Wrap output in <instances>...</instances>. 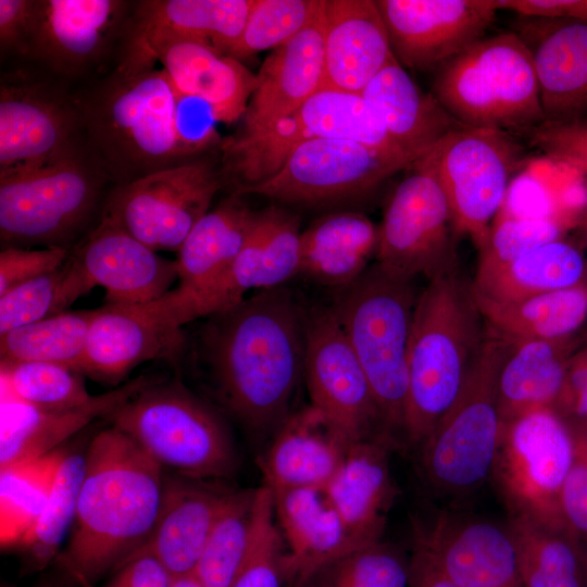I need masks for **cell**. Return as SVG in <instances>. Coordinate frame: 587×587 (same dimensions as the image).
<instances>
[{
  "instance_id": "cell-33",
  "label": "cell",
  "mask_w": 587,
  "mask_h": 587,
  "mask_svg": "<svg viewBox=\"0 0 587 587\" xmlns=\"http://www.w3.org/2000/svg\"><path fill=\"white\" fill-rule=\"evenodd\" d=\"M361 95L380 116L395 141L415 162L448 134L465 127L433 93L424 92L395 57Z\"/></svg>"
},
{
  "instance_id": "cell-47",
  "label": "cell",
  "mask_w": 587,
  "mask_h": 587,
  "mask_svg": "<svg viewBox=\"0 0 587 587\" xmlns=\"http://www.w3.org/2000/svg\"><path fill=\"white\" fill-rule=\"evenodd\" d=\"M300 587H410L409 560L379 540L324 564Z\"/></svg>"
},
{
  "instance_id": "cell-42",
  "label": "cell",
  "mask_w": 587,
  "mask_h": 587,
  "mask_svg": "<svg viewBox=\"0 0 587 587\" xmlns=\"http://www.w3.org/2000/svg\"><path fill=\"white\" fill-rule=\"evenodd\" d=\"M65 453L58 448L40 458L0 469L2 549L17 548L37 522Z\"/></svg>"
},
{
  "instance_id": "cell-62",
  "label": "cell",
  "mask_w": 587,
  "mask_h": 587,
  "mask_svg": "<svg viewBox=\"0 0 587 587\" xmlns=\"http://www.w3.org/2000/svg\"><path fill=\"white\" fill-rule=\"evenodd\" d=\"M586 239H587V230H586Z\"/></svg>"
},
{
  "instance_id": "cell-5",
  "label": "cell",
  "mask_w": 587,
  "mask_h": 587,
  "mask_svg": "<svg viewBox=\"0 0 587 587\" xmlns=\"http://www.w3.org/2000/svg\"><path fill=\"white\" fill-rule=\"evenodd\" d=\"M432 93L465 127L525 135L546 121L532 54L514 30L484 37L444 64Z\"/></svg>"
},
{
  "instance_id": "cell-53",
  "label": "cell",
  "mask_w": 587,
  "mask_h": 587,
  "mask_svg": "<svg viewBox=\"0 0 587 587\" xmlns=\"http://www.w3.org/2000/svg\"><path fill=\"white\" fill-rule=\"evenodd\" d=\"M573 429L574 457L561 489L560 511L566 528L587 541V432Z\"/></svg>"
},
{
  "instance_id": "cell-13",
  "label": "cell",
  "mask_w": 587,
  "mask_h": 587,
  "mask_svg": "<svg viewBox=\"0 0 587 587\" xmlns=\"http://www.w3.org/2000/svg\"><path fill=\"white\" fill-rule=\"evenodd\" d=\"M392 191L380 225L377 264L388 273L428 280L457 271L451 211L435 173L425 159L417 160Z\"/></svg>"
},
{
  "instance_id": "cell-54",
  "label": "cell",
  "mask_w": 587,
  "mask_h": 587,
  "mask_svg": "<svg viewBox=\"0 0 587 587\" xmlns=\"http://www.w3.org/2000/svg\"><path fill=\"white\" fill-rule=\"evenodd\" d=\"M63 247H4L0 252V295L10 288L60 268L68 259Z\"/></svg>"
},
{
  "instance_id": "cell-2",
  "label": "cell",
  "mask_w": 587,
  "mask_h": 587,
  "mask_svg": "<svg viewBox=\"0 0 587 587\" xmlns=\"http://www.w3.org/2000/svg\"><path fill=\"white\" fill-rule=\"evenodd\" d=\"M163 467L111 425L86 452L72 535L57 565L80 587H93L151 534L163 495Z\"/></svg>"
},
{
  "instance_id": "cell-19",
  "label": "cell",
  "mask_w": 587,
  "mask_h": 587,
  "mask_svg": "<svg viewBox=\"0 0 587 587\" xmlns=\"http://www.w3.org/2000/svg\"><path fill=\"white\" fill-rule=\"evenodd\" d=\"M396 60L412 70L440 68L485 37L496 0H377Z\"/></svg>"
},
{
  "instance_id": "cell-57",
  "label": "cell",
  "mask_w": 587,
  "mask_h": 587,
  "mask_svg": "<svg viewBox=\"0 0 587 587\" xmlns=\"http://www.w3.org/2000/svg\"><path fill=\"white\" fill-rule=\"evenodd\" d=\"M115 572L107 587H173V576L151 554L130 558Z\"/></svg>"
},
{
  "instance_id": "cell-22",
  "label": "cell",
  "mask_w": 587,
  "mask_h": 587,
  "mask_svg": "<svg viewBox=\"0 0 587 587\" xmlns=\"http://www.w3.org/2000/svg\"><path fill=\"white\" fill-rule=\"evenodd\" d=\"M413 542L459 587H525L507 526L444 511L413 522Z\"/></svg>"
},
{
  "instance_id": "cell-37",
  "label": "cell",
  "mask_w": 587,
  "mask_h": 587,
  "mask_svg": "<svg viewBox=\"0 0 587 587\" xmlns=\"http://www.w3.org/2000/svg\"><path fill=\"white\" fill-rule=\"evenodd\" d=\"M257 216L238 195L203 215L176 252L177 287L198 292L220 278L246 245Z\"/></svg>"
},
{
  "instance_id": "cell-49",
  "label": "cell",
  "mask_w": 587,
  "mask_h": 587,
  "mask_svg": "<svg viewBox=\"0 0 587 587\" xmlns=\"http://www.w3.org/2000/svg\"><path fill=\"white\" fill-rule=\"evenodd\" d=\"M261 487L254 539L230 587H296L289 551L275 519L273 492Z\"/></svg>"
},
{
  "instance_id": "cell-45",
  "label": "cell",
  "mask_w": 587,
  "mask_h": 587,
  "mask_svg": "<svg viewBox=\"0 0 587 587\" xmlns=\"http://www.w3.org/2000/svg\"><path fill=\"white\" fill-rule=\"evenodd\" d=\"M85 466L86 454L77 452H66L60 463L41 514L17 547L29 569H43L61 552V545L74 523Z\"/></svg>"
},
{
  "instance_id": "cell-44",
  "label": "cell",
  "mask_w": 587,
  "mask_h": 587,
  "mask_svg": "<svg viewBox=\"0 0 587 587\" xmlns=\"http://www.w3.org/2000/svg\"><path fill=\"white\" fill-rule=\"evenodd\" d=\"M95 286L70 254L58 270L0 295V334L67 311Z\"/></svg>"
},
{
  "instance_id": "cell-8",
  "label": "cell",
  "mask_w": 587,
  "mask_h": 587,
  "mask_svg": "<svg viewBox=\"0 0 587 587\" xmlns=\"http://www.w3.org/2000/svg\"><path fill=\"white\" fill-rule=\"evenodd\" d=\"M511 345L487 327L461 391L420 446L423 474L441 494L466 495L492 474L502 432L497 382Z\"/></svg>"
},
{
  "instance_id": "cell-46",
  "label": "cell",
  "mask_w": 587,
  "mask_h": 587,
  "mask_svg": "<svg viewBox=\"0 0 587 587\" xmlns=\"http://www.w3.org/2000/svg\"><path fill=\"white\" fill-rule=\"evenodd\" d=\"M1 377L10 397L39 410L71 409L92 397L86 388L84 375L61 364L1 363Z\"/></svg>"
},
{
  "instance_id": "cell-41",
  "label": "cell",
  "mask_w": 587,
  "mask_h": 587,
  "mask_svg": "<svg viewBox=\"0 0 587 587\" xmlns=\"http://www.w3.org/2000/svg\"><path fill=\"white\" fill-rule=\"evenodd\" d=\"M262 487L230 491L218 514L193 575L203 587H230L251 549Z\"/></svg>"
},
{
  "instance_id": "cell-26",
  "label": "cell",
  "mask_w": 587,
  "mask_h": 587,
  "mask_svg": "<svg viewBox=\"0 0 587 587\" xmlns=\"http://www.w3.org/2000/svg\"><path fill=\"white\" fill-rule=\"evenodd\" d=\"M324 4L304 29L264 60L241 126L233 136L249 137L266 130L322 89Z\"/></svg>"
},
{
  "instance_id": "cell-23",
  "label": "cell",
  "mask_w": 587,
  "mask_h": 587,
  "mask_svg": "<svg viewBox=\"0 0 587 587\" xmlns=\"http://www.w3.org/2000/svg\"><path fill=\"white\" fill-rule=\"evenodd\" d=\"M120 0H37L25 55L66 76L97 63L127 23Z\"/></svg>"
},
{
  "instance_id": "cell-16",
  "label": "cell",
  "mask_w": 587,
  "mask_h": 587,
  "mask_svg": "<svg viewBox=\"0 0 587 587\" xmlns=\"http://www.w3.org/2000/svg\"><path fill=\"white\" fill-rule=\"evenodd\" d=\"M187 323L174 289L146 303H105L95 310L78 371L118 385L145 362L175 363L185 348L183 326Z\"/></svg>"
},
{
  "instance_id": "cell-52",
  "label": "cell",
  "mask_w": 587,
  "mask_h": 587,
  "mask_svg": "<svg viewBox=\"0 0 587 587\" xmlns=\"http://www.w3.org/2000/svg\"><path fill=\"white\" fill-rule=\"evenodd\" d=\"M525 135L550 158L587 175V121L544 122Z\"/></svg>"
},
{
  "instance_id": "cell-7",
  "label": "cell",
  "mask_w": 587,
  "mask_h": 587,
  "mask_svg": "<svg viewBox=\"0 0 587 587\" xmlns=\"http://www.w3.org/2000/svg\"><path fill=\"white\" fill-rule=\"evenodd\" d=\"M162 467L207 480L230 478L238 458L221 416L177 379L154 378L110 417Z\"/></svg>"
},
{
  "instance_id": "cell-63",
  "label": "cell",
  "mask_w": 587,
  "mask_h": 587,
  "mask_svg": "<svg viewBox=\"0 0 587 587\" xmlns=\"http://www.w3.org/2000/svg\"><path fill=\"white\" fill-rule=\"evenodd\" d=\"M586 286H587V278H586Z\"/></svg>"
},
{
  "instance_id": "cell-34",
  "label": "cell",
  "mask_w": 587,
  "mask_h": 587,
  "mask_svg": "<svg viewBox=\"0 0 587 587\" xmlns=\"http://www.w3.org/2000/svg\"><path fill=\"white\" fill-rule=\"evenodd\" d=\"M511 344L497 382L502 426L528 412L554 408L570 361L580 348L577 336Z\"/></svg>"
},
{
  "instance_id": "cell-11",
  "label": "cell",
  "mask_w": 587,
  "mask_h": 587,
  "mask_svg": "<svg viewBox=\"0 0 587 587\" xmlns=\"http://www.w3.org/2000/svg\"><path fill=\"white\" fill-rule=\"evenodd\" d=\"M574 449V429L553 408L528 412L502 426L491 476L511 514L569 530L560 494Z\"/></svg>"
},
{
  "instance_id": "cell-28",
  "label": "cell",
  "mask_w": 587,
  "mask_h": 587,
  "mask_svg": "<svg viewBox=\"0 0 587 587\" xmlns=\"http://www.w3.org/2000/svg\"><path fill=\"white\" fill-rule=\"evenodd\" d=\"M350 446L340 429L313 405L289 414L259 459L263 485L273 494L326 487Z\"/></svg>"
},
{
  "instance_id": "cell-12",
  "label": "cell",
  "mask_w": 587,
  "mask_h": 587,
  "mask_svg": "<svg viewBox=\"0 0 587 587\" xmlns=\"http://www.w3.org/2000/svg\"><path fill=\"white\" fill-rule=\"evenodd\" d=\"M449 204L457 235L478 249L501 210L523 151L511 134L462 127L423 157Z\"/></svg>"
},
{
  "instance_id": "cell-18",
  "label": "cell",
  "mask_w": 587,
  "mask_h": 587,
  "mask_svg": "<svg viewBox=\"0 0 587 587\" xmlns=\"http://www.w3.org/2000/svg\"><path fill=\"white\" fill-rule=\"evenodd\" d=\"M303 376L311 405L351 445L377 437L372 432L382 420L372 389L330 308L307 320Z\"/></svg>"
},
{
  "instance_id": "cell-9",
  "label": "cell",
  "mask_w": 587,
  "mask_h": 587,
  "mask_svg": "<svg viewBox=\"0 0 587 587\" xmlns=\"http://www.w3.org/2000/svg\"><path fill=\"white\" fill-rule=\"evenodd\" d=\"M315 139L353 140L415 163L361 93L322 88L266 130L224 139L225 167L238 183L236 190L249 187L273 175L296 147Z\"/></svg>"
},
{
  "instance_id": "cell-14",
  "label": "cell",
  "mask_w": 587,
  "mask_h": 587,
  "mask_svg": "<svg viewBox=\"0 0 587 587\" xmlns=\"http://www.w3.org/2000/svg\"><path fill=\"white\" fill-rule=\"evenodd\" d=\"M220 187L209 162L185 161L117 185L103 214L154 251L177 252Z\"/></svg>"
},
{
  "instance_id": "cell-39",
  "label": "cell",
  "mask_w": 587,
  "mask_h": 587,
  "mask_svg": "<svg viewBox=\"0 0 587 587\" xmlns=\"http://www.w3.org/2000/svg\"><path fill=\"white\" fill-rule=\"evenodd\" d=\"M474 298L487 327L510 342L576 337L587 322L586 282L513 302Z\"/></svg>"
},
{
  "instance_id": "cell-24",
  "label": "cell",
  "mask_w": 587,
  "mask_h": 587,
  "mask_svg": "<svg viewBox=\"0 0 587 587\" xmlns=\"http://www.w3.org/2000/svg\"><path fill=\"white\" fill-rule=\"evenodd\" d=\"M72 255L92 285L104 289L107 304L146 303L178 282L175 260L162 258L104 214Z\"/></svg>"
},
{
  "instance_id": "cell-21",
  "label": "cell",
  "mask_w": 587,
  "mask_h": 587,
  "mask_svg": "<svg viewBox=\"0 0 587 587\" xmlns=\"http://www.w3.org/2000/svg\"><path fill=\"white\" fill-rule=\"evenodd\" d=\"M300 236L297 216L278 208L258 212L246 245L220 278L198 292L175 288L189 321L223 312L251 290L284 286L299 273Z\"/></svg>"
},
{
  "instance_id": "cell-10",
  "label": "cell",
  "mask_w": 587,
  "mask_h": 587,
  "mask_svg": "<svg viewBox=\"0 0 587 587\" xmlns=\"http://www.w3.org/2000/svg\"><path fill=\"white\" fill-rule=\"evenodd\" d=\"M101 179L77 148L46 164L0 174L1 242L67 248L95 210Z\"/></svg>"
},
{
  "instance_id": "cell-38",
  "label": "cell",
  "mask_w": 587,
  "mask_h": 587,
  "mask_svg": "<svg viewBox=\"0 0 587 587\" xmlns=\"http://www.w3.org/2000/svg\"><path fill=\"white\" fill-rule=\"evenodd\" d=\"M586 259L574 243L560 238L496 268L476 272L473 294L495 302H513L580 285Z\"/></svg>"
},
{
  "instance_id": "cell-51",
  "label": "cell",
  "mask_w": 587,
  "mask_h": 587,
  "mask_svg": "<svg viewBox=\"0 0 587 587\" xmlns=\"http://www.w3.org/2000/svg\"><path fill=\"white\" fill-rule=\"evenodd\" d=\"M216 123L217 120L207 103L175 91V130L185 161L217 142Z\"/></svg>"
},
{
  "instance_id": "cell-61",
  "label": "cell",
  "mask_w": 587,
  "mask_h": 587,
  "mask_svg": "<svg viewBox=\"0 0 587 587\" xmlns=\"http://www.w3.org/2000/svg\"><path fill=\"white\" fill-rule=\"evenodd\" d=\"M39 587H55V586H53V585H51V584H42V585H40Z\"/></svg>"
},
{
  "instance_id": "cell-4",
  "label": "cell",
  "mask_w": 587,
  "mask_h": 587,
  "mask_svg": "<svg viewBox=\"0 0 587 587\" xmlns=\"http://www.w3.org/2000/svg\"><path fill=\"white\" fill-rule=\"evenodd\" d=\"M419 294L377 263L339 288L330 308L372 389L385 434L404 430L408 349Z\"/></svg>"
},
{
  "instance_id": "cell-58",
  "label": "cell",
  "mask_w": 587,
  "mask_h": 587,
  "mask_svg": "<svg viewBox=\"0 0 587 587\" xmlns=\"http://www.w3.org/2000/svg\"><path fill=\"white\" fill-rule=\"evenodd\" d=\"M499 10L524 17L564 18L587 23V0H496Z\"/></svg>"
},
{
  "instance_id": "cell-50",
  "label": "cell",
  "mask_w": 587,
  "mask_h": 587,
  "mask_svg": "<svg viewBox=\"0 0 587 587\" xmlns=\"http://www.w3.org/2000/svg\"><path fill=\"white\" fill-rule=\"evenodd\" d=\"M567 222L558 218L521 217L499 212L478 248L476 272L504 265L547 242L564 238Z\"/></svg>"
},
{
  "instance_id": "cell-17",
  "label": "cell",
  "mask_w": 587,
  "mask_h": 587,
  "mask_svg": "<svg viewBox=\"0 0 587 587\" xmlns=\"http://www.w3.org/2000/svg\"><path fill=\"white\" fill-rule=\"evenodd\" d=\"M160 62L173 89L207 103L217 122L242 118L257 86V74L239 60L188 37L159 33L126 48L117 67L137 72Z\"/></svg>"
},
{
  "instance_id": "cell-29",
  "label": "cell",
  "mask_w": 587,
  "mask_h": 587,
  "mask_svg": "<svg viewBox=\"0 0 587 587\" xmlns=\"http://www.w3.org/2000/svg\"><path fill=\"white\" fill-rule=\"evenodd\" d=\"M392 58L376 1L325 0L322 88L361 93Z\"/></svg>"
},
{
  "instance_id": "cell-48",
  "label": "cell",
  "mask_w": 587,
  "mask_h": 587,
  "mask_svg": "<svg viewBox=\"0 0 587 587\" xmlns=\"http://www.w3.org/2000/svg\"><path fill=\"white\" fill-rule=\"evenodd\" d=\"M323 4L324 0H254L229 57L239 60L283 46L314 20Z\"/></svg>"
},
{
  "instance_id": "cell-56",
  "label": "cell",
  "mask_w": 587,
  "mask_h": 587,
  "mask_svg": "<svg viewBox=\"0 0 587 587\" xmlns=\"http://www.w3.org/2000/svg\"><path fill=\"white\" fill-rule=\"evenodd\" d=\"M37 13V0H0L1 52L26 53Z\"/></svg>"
},
{
  "instance_id": "cell-30",
  "label": "cell",
  "mask_w": 587,
  "mask_h": 587,
  "mask_svg": "<svg viewBox=\"0 0 587 587\" xmlns=\"http://www.w3.org/2000/svg\"><path fill=\"white\" fill-rule=\"evenodd\" d=\"M154 377L140 375L86 403L45 411L11 397L2 401L0 469L48 454L95 420L109 419L124 402Z\"/></svg>"
},
{
  "instance_id": "cell-25",
  "label": "cell",
  "mask_w": 587,
  "mask_h": 587,
  "mask_svg": "<svg viewBox=\"0 0 587 587\" xmlns=\"http://www.w3.org/2000/svg\"><path fill=\"white\" fill-rule=\"evenodd\" d=\"M513 30L532 54L545 122L587 121V23L519 16Z\"/></svg>"
},
{
  "instance_id": "cell-60",
  "label": "cell",
  "mask_w": 587,
  "mask_h": 587,
  "mask_svg": "<svg viewBox=\"0 0 587 587\" xmlns=\"http://www.w3.org/2000/svg\"><path fill=\"white\" fill-rule=\"evenodd\" d=\"M173 587H203L199 579L193 575L173 577Z\"/></svg>"
},
{
  "instance_id": "cell-40",
  "label": "cell",
  "mask_w": 587,
  "mask_h": 587,
  "mask_svg": "<svg viewBox=\"0 0 587 587\" xmlns=\"http://www.w3.org/2000/svg\"><path fill=\"white\" fill-rule=\"evenodd\" d=\"M507 528L525 587H587V553L577 536L514 514Z\"/></svg>"
},
{
  "instance_id": "cell-20",
  "label": "cell",
  "mask_w": 587,
  "mask_h": 587,
  "mask_svg": "<svg viewBox=\"0 0 587 587\" xmlns=\"http://www.w3.org/2000/svg\"><path fill=\"white\" fill-rule=\"evenodd\" d=\"M83 123L74 101L27 76H3L0 85V174L51 162L76 148Z\"/></svg>"
},
{
  "instance_id": "cell-31",
  "label": "cell",
  "mask_w": 587,
  "mask_h": 587,
  "mask_svg": "<svg viewBox=\"0 0 587 587\" xmlns=\"http://www.w3.org/2000/svg\"><path fill=\"white\" fill-rule=\"evenodd\" d=\"M273 499L296 587L324 564L366 546L347 527L325 487L278 491Z\"/></svg>"
},
{
  "instance_id": "cell-15",
  "label": "cell",
  "mask_w": 587,
  "mask_h": 587,
  "mask_svg": "<svg viewBox=\"0 0 587 587\" xmlns=\"http://www.w3.org/2000/svg\"><path fill=\"white\" fill-rule=\"evenodd\" d=\"M413 164L346 139H315L296 147L278 170L235 195L255 193L283 202L320 203L371 191Z\"/></svg>"
},
{
  "instance_id": "cell-3",
  "label": "cell",
  "mask_w": 587,
  "mask_h": 587,
  "mask_svg": "<svg viewBox=\"0 0 587 587\" xmlns=\"http://www.w3.org/2000/svg\"><path fill=\"white\" fill-rule=\"evenodd\" d=\"M487 337L472 286L457 271L419 294L408 349L404 430L421 446L451 407Z\"/></svg>"
},
{
  "instance_id": "cell-36",
  "label": "cell",
  "mask_w": 587,
  "mask_h": 587,
  "mask_svg": "<svg viewBox=\"0 0 587 587\" xmlns=\"http://www.w3.org/2000/svg\"><path fill=\"white\" fill-rule=\"evenodd\" d=\"M377 243L378 227L364 214H327L301 232L298 275L342 288L367 268Z\"/></svg>"
},
{
  "instance_id": "cell-55",
  "label": "cell",
  "mask_w": 587,
  "mask_h": 587,
  "mask_svg": "<svg viewBox=\"0 0 587 587\" xmlns=\"http://www.w3.org/2000/svg\"><path fill=\"white\" fill-rule=\"evenodd\" d=\"M553 409L573 427L587 432V345L573 354Z\"/></svg>"
},
{
  "instance_id": "cell-59",
  "label": "cell",
  "mask_w": 587,
  "mask_h": 587,
  "mask_svg": "<svg viewBox=\"0 0 587 587\" xmlns=\"http://www.w3.org/2000/svg\"><path fill=\"white\" fill-rule=\"evenodd\" d=\"M410 587H459L437 566L429 553L419 544L413 542L409 559Z\"/></svg>"
},
{
  "instance_id": "cell-32",
  "label": "cell",
  "mask_w": 587,
  "mask_h": 587,
  "mask_svg": "<svg viewBox=\"0 0 587 587\" xmlns=\"http://www.w3.org/2000/svg\"><path fill=\"white\" fill-rule=\"evenodd\" d=\"M389 438L377 436L350 446L325 487L350 532L363 544L379 541L397 496L390 475Z\"/></svg>"
},
{
  "instance_id": "cell-27",
  "label": "cell",
  "mask_w": 587,
  "mask_h": 587,
  "mask_svg": "<svg viewBox=\"0 0 587 587\" xmlns=\"http://www.w3.org/2000/svg\"><path fill=\"white\" fill-rule=\"evenodd\" d=\"M230 491L201 479L164 476L154 527L145 544L120 565L130 558L151 554L173 577L193 574Z\"/></svg>"
},
{
  "instance_id": "cell-35",
  "label": "cell",
  "mask_w": 587,
  "mask_h": 587,
  "mask_svg": "<svg viewBox=\"0 0 587 587\" xmlns=\"http://www.w3.org/2000/svg\"><path fill=\"white\" fill-rule=\"evenodd\" d=\"M254 0H145L135 5L126 48L151 35L192 38L229 55L241 37Z\"/></svg>"
},
{
  "instance_id": "cell-6",
  "label": "cell",
  "mask_w": 587,
  "mask_h": 587,
  "mask_svg": "<svg viewBox=\"0 0 587 587\" xmlns=\"http://www.w3.org/2000/svg\"><path fill=\"white\" fill-rule=\"evenodd\" d=\"M80 110L101 164L118 185L185 162L175 130V91L162 68L117 70Z\"/></svg>"
},
{
  "instance_id": "cell-1",
  "label": "cell",
  "mask_w": 587,
  "mask_h": 587,
  "mask_svg": "<svg viewBox=\"0 0 587 587\" xmlns=\"http://www.w3.org/2000/svg\"><path fill=\"white\" fill-rule=\"evenodd\" d=\"M205 319L199 355L216 399L249 430H276L304 366L307 320L292 294L258 291Z\"/></svg>"
},
{
  "instance_id": "cell-43",
  "label": "cell",
  "mask_w": 587,
  "mask_h": 587,
  "mask_svg": "<svg viewBox=\"0 0 587 587\" xmlns=\"http://www.w3.org/2000/svg\"><path fill=\"white\" fill-rule=\"evenodd\" d=\"M93 314L65 311L0 334L1 363L46 362L78 371Z\"/></svg>"
}]
</instances>
